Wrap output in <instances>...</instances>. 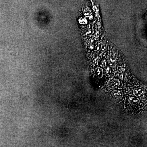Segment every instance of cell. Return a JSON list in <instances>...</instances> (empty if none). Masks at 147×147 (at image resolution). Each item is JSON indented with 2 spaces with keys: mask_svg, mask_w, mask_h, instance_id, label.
Here are the masks:
<instances>
[{
  "mask_svg": "<svg viewBox=\"0 0 147 147\" xmlns=\"http://www.w3.org/2000/svg\"><path fill=\"white\" fill-rule=\"evenodd\" d=\"M90 49H93L94 45H90Z\"/></svg>",
  "mask_w": 147,
  "mask_h": 147,
  "instance_id": "cell-2",
  "label": "cell"
},
{
  "mask_svg": "<svg viewBox=\"0 0 147 147\" xmlns=\"http://www.w3.org/2000/svg\"><path fill=\"white\" fill-rule=\"evenodd\" d=\"M106 62H105V61H103V62H102V66H104V65H105H105H106Z\"/></svg>",
  "mask_w": 147,
  "mask_h": 147,
  "instance_id": "cell-1",
  "label": "cell"
}]
</instances>
